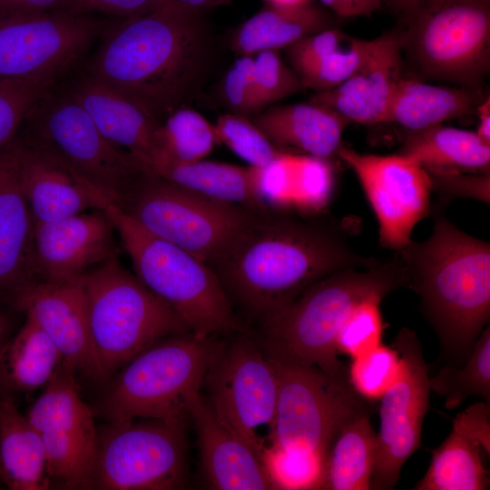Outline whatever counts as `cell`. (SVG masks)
<instances>
[{
  "instance_id": "cell-1",
  "label": "cell",
  "mask_w": 490,
  "mask_h": 490,
  "mask_svg": "<svg viewBox=\"0 0 490 490\" xmlns=\"http://www.w3.org/2000/svg\"><path fill=\"white\" fill-rule=\"evenodd\" d=\"M353 225L259 212L210 267L237 316L260 328L321 279L379 260L353 249Z\"/></svg>"
},
{
  "instance_id": "cell-2",
  "label": "cell",
  "mask_w": 490,
  "mask_h": 490,
  "mask_svg": "<svg viewBox=\"0 0 490 490\" xmlns=\"http://www.w3.org/2000/svg\"><path fill=\"white\" fill-rule=\"evenodd\" d=\"M214 50L204 14L153 7L110 22L86 74L162 123L201 89Z\"/></svg>"
},
{
  "instance_id": "cell-3",
  "label": "cell",
  "mask_w": 490,
  "mask_h": 490,
  "mask_svg": "<svg viewBox=\"0 0 490 490\" xmlns=\"http://www.w3.org/2000/svg\"><path fill=\"white\" fill-rule=\"evenodd\" d=\"M442 349L461 364L490 318V245L434 213L433 231L396 251Z\"/></svg>"
},
{
  "instance_id": "cell-4",
  "label": "cell",
  "mask_w": 490,
  "mask_h": 490,
  "mask_svg": "<svg viewBox=\"0 0 490 490\" xmlns=\"http://www.w3.org/2000/svg\"><path fill=\"white\" fill-rule=\"evenodd\" d=\"M402 287H406V277L397 255L369 267L338 270L313 284L260 327V342L270 354L317 367L350 385L348 369L336 351L340 328L364 299L385 298Z\"/></svg>"
},
{
  "instance_id": "cell-5",
  "label": "cell",
  "mask_w": 490,
  "mask_h": 490,
  "mask_svg": "<svg viewBox=\"0 0 490 490\" xmlns=\"http://www.w3.org/2000/svg\"><path fill=\"white\" fill-rule=\"evenodd\" d=\"M113 222L135 276L201 338L243 332L223 288L205 262L142 227L119 207L103 210Z\"/></svg>"
},
{
  "instance_id": "cell-6",
  "label": "cell",
  "mask_w": 490,
  "mask_h": 490,
  "mask_svg": "<svg viewBox=\"0 0 490 490\" xmlns=\"http://www.w3.org/2000/svg\"><path fill=\"white\" fill-rule=\"evenodd\" d=\"M219 341L191 331L159 340L116 372L99 413L107 421L186 420Z\"/></svg>"
},
{
  "instance_id": "cell-7",
  "label": "cell",
  "mask_w": 490,
  "mask_h": 490,
  "mask_svg": "<svg viewBox=\"0 0 490 490\" xmlns=\"http://www.w3.org/2000/svg\"><path fill=\"white\" fill-rule=\"evenodd\" d=\"M83 281L100 379L111 377L159 340L191 331L176 311L123 268L117 256L86 273Z\"/></svg>"
},
{
  "instance_id": "cell-8",
  "label": "cell",
  "mask_w": 490,
  "mask_h": 490,
  "mask_svg": "<svg viewBox=\"0 0 490 490\" xmlns=\"http://www.w3.org/2000/svg\"><path fill=\"white\" fill-rule=\"evenodd\" d=\"M15 137L49 152L107 201L122 208L147 172L128 152L108 141L68 92L51 89L25 116Z\"/></svg>"
},
{
  "instance_id": "cell-9",
  "label": "cell",
  "mask_w": 490,
  "mask_h": 490,
  "mask_svg": "<svg viewBox=\"0 0 490 490\" xmlns=\"http://www.w3.org/2000/svg\"><path fill=\"white\" fill-rule=\"evenodd\" d=\"M404 23L402 50L422 74L479 91L490 69V0H423Z\"/></svg>"
},
{
  "instance_id": "cell-10",
  "label": "cell",
  "mask_w": 490,
  "mask_h": 490,
  "mask_svg": "<svg viewBox=\"0 0 490 490\" xmlns=\"http://www.w3.org/2000/svg\"><path fill=\"white\" fill-rule=\"evenodd\" d=\"M120 209L152 234L209 266L262 212L197 193L150 172Z\"/></svg>"
},
{
  "instance_id": "cell-11",
  "label": "cell",
  "mask_w": 490,
  "mask_h": 490,
  "mask_svg": "<svg viewBox=\"0 0 490 490\" xmlns=\"http://www.w3.org/2000/svg\"><path fill=\"white\" fill-rule=\"evenodd\" d=\"M186 420L108 421L98 431L93 489L174 490L187 479Z\"/></svg>"
},
{
  "instance_id": "cell-12",
  "label": "cell",
  "mask_w": 490,
  "mask_h": 490,
  "mask_svg": "<svg viewBox=\"0 0 490 490\" xmlns=\"http://www.w3.org/2000/svg\"><path fill=\"white\" fill-rule=\"evenodd\" d=\"M269 355L278 376L276 410L269 430L270 447L327 457L341 425L364 407V399L350 385L317 367Z\"/></svg>"
},
{
  "instance_id": "cell-13",
  "label": "cell",
  "mask_w": 490,
  "mask_h": 490,
  "mask_svg": "<svg viewBox=\"0 0 490 490\" xmlns=\"http://www.w3.org/2000/svg\"><path fill=\"white\" fill-rule=\"evenodd\" d=\"M204 396L219 419L265 459L268 451L258 433L274 418L278 376L260 340L246 333L220 340L206 371Z\"/></svg>"
},
{
  "instance_id": "cell-14",
  "label": "cell",
  "mask_w": 490,
  "mask_h": 490,
  "mask_svg": "<svg viewBox=\"0 0 490 490\" xmlns=\"http://www.w3.org/2000/svg\"><path fill=\"white\" fill-rule=\"evenodd\" d=\"M44 388L26 416L42 439L52 481L93 489L98 430L75 375L63 367Z\"/></svg>"
},
{
  "instance_id": "cell-15",
  "label": "cell",
  "mask_w": 490,
  "mask_h": 490,
  "mask_svg": "<svg viewBox=\"0 0 490 490\" xmlns=\"http://www.w3.org/2000/svg\"><path fill=\"white\" fill-rule=\"evenodd\" d=\"M109 23L67 12L0 15V78L59 76Z\"/></svg>"
},
{
  "instance_id": "cell-16",
  "label": "cell",
  "mask_w": 490,
  "mask_h": 490,
  "mask_svg": "<svg viewBox=\"0 0 490 490\" xmlns=\"http://www.w3.org/2000/svg\"><path fill=\"white\" fill-rule=\"evenodd\" d=\"M392 346L399 353L401 368L396 381L380 398V429L371 480V489L376 490L394 488L402 466L419 448L431 390L416 333L402 328Z\"/></svg>"
},
{
  "instance_id": "cell-17",
  "label": "cell",
  "mask_w": 490,
  "mask_h": 490,
  "mask_svg": "<svg viewBox=\"0 0 490 490\" xmlns=\"http://www.w3.org/2000/svg\"><path fill=\"white\" fill-rule=\"evenodd\" d=\"M338 156L354 172L378 222L380 244L397 251L428 215L432 181L419 164L399 153H361L341 144Z\"/></svg>"
},
{
  "instance_id": "cell-18",
  "label": "cell",
  "mask_w": 490,
  "mask_h": 490,
  "mask_svg": "<svg viewBox=\"0 0 490 490\" xmlns=\"http://www.w3.org/2000/svg\"><path fill=\"white\" fill-rule=\"evenodd\" d=\"M10 303L48 335L65 368L100 380L89 333L83 276L60 281L34 280Z\"/></svg>"
},
{
  "instance_id": "cell-19",
  "label": "cell",
  "mask_w": 490,
  "mask_h": 490,
  "mask_svg": "<svg viewBox=\"0 0 490 490\" xmlns=\"http://www.w3.org/2000/svg\"><path fill=\"white\" fill-rule=\"evenodd\" d=\"M115 232L103 210L35 224L34 265L36 279L60 281L84 276L117 256Z\"/></svg>"
},
{
  "instance_id": "cell-20",
  "label": "cell",
  "mask_w": 490,
  "mask_h": 490,
  "mask_svg": "<svg viewBox=\"0 0 490 490\" xmlns=\"http://www.w3.org/2000/svg\"><path fill=\"white\" fill-rule=\"evenodd\" d=\"M35 224L88 210H104L109 201L43 149L18 137L5 147Z\"/></svg>"
},
{
  "instance_id": "cell-21",
  "label": "cell",
  "mask_w": 490,
  "mask_h": 490,
  "mask_svg": "<svg viewBox=\"0 0 490 490\" xmlns=\"http://www.w3.org/2000/svg\"><path fill=\"white\" fill-rule=\"evenodd\" d=\"M399 29L373 39L362 64L337 87L316 93L311 102L327 106L347 121L361 124L387 122L389 105L402 78Z\"/></svg>"
},
{
  "instance_id": "cell-22",
  "label": "cell",
  "mask_w": 490,
  "mask_h": 490,
  "mask_svg": "<svg viewBox=\"0 0 490 490\" xmlns=\"http://www.w3.org/2000/svg\"><path fill=\"white\" fill-rule=\"evenodd\" d=\"M188 415L196 432L201 465L210 488L276 489L265 459L219 419L203 395L192 401Z\"/></svg>"
},
{
  "instance_id": "cell-23",
  "label": "cell",
  "mask_w": 490,
  "mask_h": 490,
  "mask_svg": "<svg viewBox=\"0 0 490 490\" xmlns=\"http://www.w3.org/2000/svg\"><path fill=\"white\" fill-rule=\"evenodd\" d=\"M490 404L477 402L458 413L450 434L432 451L429 467L415 490H485L489 471Z\"/></svg>"
},
{
  "instance_id": "cell-24",
  "label": "cell",
  "mask_w": 490,
  "mask_h": 490,
  "mask_svg": "<svg viewBox=\"0 0 490 490\" xmlns=\"http://www.w3.org/2000/svg\"><path fill=\"white\" fill-rule=\"evenodd\" d=\"M35 223L21 191L12 158L0 150V299L12 301L36 280L34 265Z\"/></svg>"
},
{
  "instance_id": "cell-25",
  "label": "cell",
  "mask_w": 490,
  "mask_h": 490,
  "mask_svg": "<svg viewBox=\"0 0 490 490\" xmlns=\"http://www.w3.org/2000/svg\"><path fill=\"white\" fill-rule=\"evenodd\" d=\"M68 92L80 103L102 134L142 163L158 148L161 122L138 103L87 74Z\"/></svg>"
},
{
  "instance_id": "cell-26",
  "label": "cell",
  "mask_w": 490,
  "mask_h": 490,
  "mask_svg": "<svg viewBox=\"0 0 490 490\" xmlns=\"http://www.w3.org/2000/svg\"><path fill=\"white\" fill-rule=\"evenodd\" d=\"M251 121L272 144L329 160L338 156L345 129L350 123L332 109L313 103L271 106Z\"/></svg>"
},
{
  "instance_id": "cell-27",
  "label": "cell",
  "mask_w": 490,
  "mask_h": 490,
  "mask_svg": "<svg viewBox=\"0 0 490 490\" xmlns=\"http://www.w3.org/2000/svg\"><path fill=\"white\" fill-rule=\"evenodd\" d=\"M142 167L147 172L197 193L257 211H270L260 199L255 167L204 160L182 162L159 152H153L142 163Z\"/></svg>"
},
{
  "instance_id": "cell-28",
  "label": "cell",
  "mask_w": 490,
  "mask_h": 490,
  "mask_svg": "<svg viewBox=\"0 0 490 490\" xmlns=\"http://www.w3.org/2000/svg\"><path fill=\"white\" fill-rule=\"evenodd\" d=\"M0 481L12 490H45L52 483L42 439L8 394H0Z\"/></svg>"
},
{
  "instance_id": "cell-29",
  "label": "cell",
  "mask_w": 490,
  "mask_h": 490,
  "mask_svg": "<svg viewBox=\"0 0 490 490\" xmlns=\"http://www.w3.org/2000/svg\"><path fill=\"white\" fill-rule=\"evenodd\" d=\"M397 153L428 173H490V144L475 131L443 123L409 132Z\"/></svg>"
},
{
  "instance_id": "cell-30",
  "label": "cell",
  "mask_w": 490,
  "mask_h": 490,
  "mask_svg": "<svg viewBox=\"0 0 490 490\" xmlns=\"http://www.w3.org/2000/svg\"><path fill=\"white\" fill-rule=\"evenodd\" d=\"M335 16L311 1L293 7L267 4L237 29L232 48L240 56L286 48L307 35L335 27Z\"/></svg>"
},
{
  "instance_id": "cell-31",
  "label": "cell",
  "mask_w": 490,
  "mask_h": 490,
  "mask_svg": "<svg viewBox=\"0 0 490 490\" xmlns=\"http://www.w3.org/2000/svg\"><path fill=\"white\" fill-rule=\"evenodd\" d=\"M478 103V91L435 85L402 76L393 94L387 122L416 132L474 113Z\"/></svg>"
},
{
  "instance_id": "cell-32",
  "label": "cell",
  "mask_w": 490,
  "mask_h": 490,
  "mask_svg": "<svg viewBox=\"0 0 490 490\" xmlns=\"http://www.w3.org/2000/svg\"><path fill=\"white\" fill-rule=\"evenodd\" d=\"M377 449V433L362 407L337 433L326 457L320 489H371Z\"/></svg>"
},
{
  "instance_id": "cell-33",
  "label": "cell",
  "mask_w": 490,
  "mask_h": 490,
  "mask_svg": "<svg viewBox=\"0 0 490 490\" xmlns=\"http://www.w3.org/2000/svg\"><path fill=\"white\" fill-rule=\"evenodd\" d=\"M63 367V357L55 344L25 317L1 354L0 386L12 391L32 392L47 386Z\"/></svg>"
},
{
  "instance_id": "cell-34",
  "label": "cell",
  "mask_w": 490,
  "mask_h": 490,
  "mask_svg": "<svg viewBox=\"0 0 490 490\" xmlns=\"http://www.w3.org/2000/svg\"><path fill=\"white\" fill-rule=\"evenodd\" d=\"M430 389L445 398L453 409L470 397L490 403V328L487 326L474 343L464 363L447 364L429 378Z\"/></svg>"
},
{
  "instance_id": "cell-35",
  "label": "cell",
  "mask_w": 490,
  "mask_h": 490,
  "mask_svg": "<svg viewBox=\"0 0 490 490\" xmlns=\"http://www.w3.org/2000/svg\"><path fill=\"white\" fill-rule=\"evenodd\" d=\"M372 44L373 39L354 37L334 27L326 47L318 56L294 71L305 88L316 93L331 90L362 64Z\"/></svg>"
},
{
  "instance_id": "cell-36",
  "label": "cell",
  "mask_w": 490,
  "mask_h": 490,
  "mask_svg": "<svg viewBox=\"0 0 490 490\" xmlns=\"http://www.w3.org/2000/svg\"><path fill=\"white\" fill-rule=\"evenodd\" d=\"M283 185L287 209L317 211L323 207L333 186L329 160L284 152Z\"/></svg>"
},
{
  "instance_id": "cell-37",
  "label": "cell",
  "mask_w": 490,
  "mask_h": 490,
  "mask_svg": "<svg viewBox=\"0 0 490 490\" xmlns=\"http://www.w3.org/2000/svg\"><path fill=\"white\" fill-rule=\"evenodd\" d=\"M214 125L186 106L170 113L158 132L159 152L182 162L204 160L217 142Z\"/></svg>"
},
{
  "instance_id": "cell-38",
  "label": "cell",
  "mask_w": 490,
  "mask_h": 490,
  "mask_svg": "<svg viewBox=\"0 0 490 490\" xmlns=\"http://www.w3.org/2000/svg\"><path fill=\"white\" fill-rule=\"evenodd\" d=\"M56 78H0V150L15 139L29 111L52 88Z\"/></svg>"
},
{
  "instance_id": "cell-39",
  "label": "cell",
  "mask_w": 490,
  "mask_h": 490,
  "mask_svg": "<svg viewBox=\"0 0 490 490\" xmlns=\"http://www.w3.org/2000/svg\"><path fill=\"white\" fill-rule=\"evenodd\" d=\"M401 368L398 351L380 344L352 358L348 368V382L357 395L366 401L380 400L396 381Z\"/></svg>"
},
{
  "instance_id": "cell-40",
  "label": "cell",
  "mask_w": 490,
  "mask_h": 490,
  "mask_svg": "<svg viewBox=\"0 0 490 490\" xmlns=\"http://www.w3.org/2000/svg\"><path fill=\"white\" fill-rule=\"evenodd\" d=\"M217 141L247 162L250 166L264 168L282 152L248 116L227 113L214 125Z\"/></svg>"
},
{
  "instance_id": "cell-41",
  "label": "cell",
  "mask_w": 490,
  "mask_h": 490,
  "mask_svg": "<svg viewBox=\"0 0 490 490\" xmlns=\"http://www.w3.org/2000/svg\"><path fill=\"white\" fill-rule=\"evenodd\" d=\"M326 456L269 447L266 465L276 489H320Z\"/></svg>"
},
{
  "instance_id": "cell-42",
  "label": "cell",
  "mask_w": 490,
  "mask_h": 490,
  "mask_svg": "<svg viewBox=\"0 0 490 490\" xmlns=\"http://www.w3.org/2000/svg\"><path fill=\"white\" fill-rule=\"evenodd\" d=\"M374 296L358 303L340 328L336 338L338 354L357 358L380 345L384 329L380 303Z\"/></svg>"
},
{
  "instance_id": "cell-43",
  "label": "cell",
  "mask_w": 490,
  "mask_h": 490,
  "mask_svg": "<svg viewBox=\"0 0 490 490\" xmlns=\"http://www.w3.org/2000/svg\"><path fill=\"white\" fill-rule=\"evenodd\" d=\"M253 78L262 108L305 88L294 69L282 61L278 50H267L255 54Z\"/></svg>"
},
{
  "instance_id": "cell-44",
  "label": "cell",
  "mask_w": 490,
  "mask_h": 490,
  "mask_svg": "<svg viewBox=\"0 0 490 490\" xmlns=\"http://www.w3.org/2000/svg\"><path fill=\"white\" fill-rule=\"evenodd\" d=\"M222 93L233 113L249 116L263 109L253 78V56L240 55L235 61L224 77Z\"/></svg>"
},
{
  "instance_id": "cell-45",
  "label": "cell",
  "mask_w": 490,
  "mask_h": 490,
  "mask_svg": "<svg viewBox=\"0 0 490 490\" xmlns=\"http://www.w3.org/2000/svg\"><path fill=\"white\" fill-rule=\"evenodd\" d=\"M429 175L432 191H436L441 202L466 197L489 203L490 173L439 172Z\"/></svg>"
},
{
  "instance_id": "cell-46",
  "label": "cell",
  "mask_w": 490,
  "mask_h": 490,
  "mask_svg": "<svg viewBox=\"0 0 490 490\" xmlns=\"http://www.w3.org/2000/svg\"><path fill=\"white\" fill-rule=\"evenodd\" d=\"M157 0H71L69 13L75 15L104 14L118 18L150 10Z\"/></svg>"
},
{
  "instance_id": "cell-47",
  "label": "cell",
  "mask_w": 490,
  "mask_h": 490,
  "mask_svg": "<svg viewBox=\"0 0 490 490\" xmlns=\"http://www.w3.org/2000/svg\"><path fill=\"white\" fill-rule=\"evenodd\" d=\"M71 0H0V15H34L67 12Z\"/></svg>"
},
{
  "instance_id": "cell-48",
  "label": "cell",
  "mask_w": 490,
  "mask_h": 490,
  "mask_svg": "<svg viewBox=\"0 0 490 490\" xmlns=\"http://www.w3.org/2000/svg\"><path fill=\"white\" fill-rule=\"evenodd\" d=\"M339 18L371 16L383 5V0H319Z\"/></svg>"
},
{
  "instance_id": "cell-49",
  "label": "cell",
  "mask_w": 490,
  "mask_h": 490,
  "mask_svg": "<svg viewBox=\"0 0 490 490\" xmlns=\"http://www.w3.org/2000/svg\"><path fill=\"white\" fill-rule=\"evenodd\" d=\"M231 0H157L152 7H166L191 14H205L213 7L230 4Z\"/></svg>"
},
{
  "instance_id": "cell-50",
  "label": "cell",
  "mask_w": 490,
  "mask_h": 490,
  "mask_svg": "<svg viewBox=\"0 0 490 490\" xmlns=\"http://www.w3.org/2000/svg\"><path fill=\"white\" fill-rule=\"evenodd\" d=\"M475 113L478 117L475 133L486 143L490 144V97L487 95L479 102Z\"/></svg>"
},
{
  "instance_id": "cell-51",
  "label": "cell",
  "mask_w": 490,
  "mask_h": 490,
  "mask_svg": "<svg viewBox=\"0 0 490 490\" xmlns=\"http://www.w3.org/2000/svg\"><path fill=\"white\" fill-rule=\"evenodd\" d=\"M13 329V318L7 312L0 310V357L8 341L12 338Z\"/></svg>"
},
{
  "instance_id": "cell-52",
  "label": "cell",
  "mask_w": 490,
  "mask_h": 490,
  "mask_svg": "<svg viewBox=\"0 0 490 490\" xmlns=\"http://www.w3.org/2000/svg\"><path fill=\"white\" fill-rule=\"evenodd\" d=\"M421 2L422 0H383V4H386L394 11L402 14L403 16L414 12Z\"/></svg>"
},
{
  "instance_id": "cell-53",
  "label": "cell",
  "mask_w": 490,
  "mask_h": 490,
  "mask_svg": "<svg viewBox=\"0 0 490 490\" xmlns=\"http://www.w3.org/2000/svg\"><path fill=\"white\" fill-rule=\"evenodd\" d=\"M311 0H266V2L272 5L293 7L305 5Z\"/></svg>"
}]
</instances>
